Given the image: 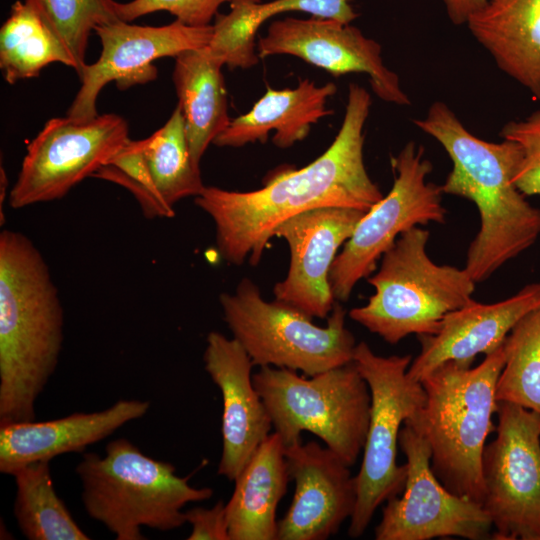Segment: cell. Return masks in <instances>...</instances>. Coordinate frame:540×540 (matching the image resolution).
I'll use <instances>...</instances> for the list:
<instances>
[{
	"mask_svg": "<svg viewBox=\"0 0 540 540\" xmlns=\"http://www.w3.org/2000/svg\"><path fill=\"white\" fill-rule=\"evenodd\" d=\"M372 101L362 86L351 83L341 127L327 150L307 166L285 170L253 191L205 186L194 197L216 229L221 257L257 265L276 228L287 219L318 208L342 207L367 212L382 199L364 163V127Z\"/></svg>",
	"mask_w": 540,
	"mask_h": 540,
	"instance_id": "6da1fadb",
	"label": "cell"
},
{
	"mask_svg": "<svg viewBox=\"0 0 540 540\" xmlns=\"http://www.w3.org/2000/svg\"><path fill=\"white\" fill-rule=\"evenodd\" d=\"M413 122L441 144L452 162L442 192L477 208L480 225L464 269L476 283L486 281L540 237V208L514 182L522 150L510 140L490 142L475 136L442 101L433 102L426 115Z\"/></svg>",
	"mask_w": 540,
	"mask_h": 540,
	"instance_id": "7a4b0ae2",
	"label": "cell"
},
{
	"mask_svg": "<svg viewBox=\"0 0 540 540\" xmlns=\"http://www.w3.org/2000/svg\"><path fill=\"white\" fill-rule=\"evenodd\" d=\"M58 290L24 234H0V424L36 420V402L63 344Z\"/></svg>",
	"mask_w": 540,
	"mask_h": 540,
	"instance_id": "3957f363",
	"label": "cell"
},
{
	"mask_svg": "<svg viewBox=\"0 0 540 540\" xmlns=\"http://www.w3.org/2000/svg\"><path fill=\"white\" fill-rule=\"evenodd\" d=\"M505 362L503 344L485 355L476 367L471 362L446 361L420 382L425 405L404 424L428 442L431 467L453 494L482 506V459L489 434L496 429V384Z\"/></svg>",
	"mask_w": 540,
	"mask_h": 540,
	"instance_id": "277c9868",
	"label": "cell"
},
{
	"mask_svg": "<svg viewBox=\"0 0 540 540\" xmlns=\"http://www.w3.org/2000/svg\"><path fill=\"white\" fill-rule=\"evenodd\" d=\"M75 471L86 513L117 540H143V527L180 528L186 523L183 508L214 493L190 485L172 463L149 457L126 438L110 441L103 456L84 454Z\"/></svg>",
	"mask_w": 540,
	"mask_h": 540,
	"instance_id": "5b68a950",
	"label": "cell"
},
{
	"mask_svg": "<svg viewBox=\"0 0 540 540\" xmlns=\"http://www.w3.org/2000/svg\"><path fill=\"white\" fill-rule=\"evenodd\" d=\"M429 231L416 226L399 236L368 277L374 293L350 318L389 344L415 334L433 335L451 312L472 302L476 282L464 268L435 263Z\"/></svg>",
	"mask_w": 540,
	"mask_h": 540,
	"instance_id": "8992f818",
	"label": "cell"
},
{
	"mask_svg": "<svg viewBox=\"0 0 540 540\" xmlns=\"http://www.w3.org/2000/svg\"><path fill=\"white\" fill-rule=\"evenodd\" d=\"M253 384L285 445L310 432L350 467L356 463L366 440L371 393L353 361L313 376L260 367Z\"/></svg>",
	"mask_w": 540,
	"mask_h": 540,
	"instance_id": "52a82bcc",
	"label": "cell"
},
{
	"mask_svg": "<svg viewBox=\"0 0 540 540\" xmlns=\"http://www.w3.org/2000/svg\"><path fill=\"white\" fill-rule=\"evenodd\" d=\"M219 301L233 338L254 366L313 376L353 361L357 344L338 301L325 327L313 324L312 317L287 303L266 301L248 278H243L233 293H222Z\"/></svg>",
	"mask_w": 540,
	"mask_h": 540,
	"instance_id": "ba28073f",
	"label": "cell"
},
{
	"mask_svg": "<svg viewBox=\"0 0 540 540\" xmlns=\"http://www.w3.org/2000/svg\"><path fill=\"white\" fill-rule=\"evenodd\" d=\"M411 355L375 354L366 342L356 345L353 362L371 393L370 419L361 467L356 475L357 502L348 535L361 537L377 508L403 491L407 470L396 461L401 425L427 399L420 381L408 375Z\"/></svg>",
	"mask_w": 540,
	"mask_h": 540,
	"instance_id": "9c48e42d",
	"label": "cell"
},
{
	"mask_svg": "<svg viewBox=\"0 0 540 540\" xmlns=\"http://www.w3.org/2000/svg\"><path fill=\"white\" fill-rule=\"evenodd\" d=\"M391 166L394 181L389 193L363 215L332 264L329 280L335 301L349 299L355 285L372 275L401 234L446 221L441 186L428 181L433 165L424 147L407 142L391 157Z\"/></svg>",
	"mask_w": 540,
	"mask_h": 540,
	"instance_id": "30bf717a",
	"label": "cell"
},
{
	"mask_svg": "<svg viewBox=\"0 0 540 540\" xmlns=\"http://www.w3.org/2000/svg\"><path fill=\"white\" fill-rule=\"evenodd\" d=\"M496 414L482 459L492 539L540 540V414L507 401H498Z\"/></svg>",
	"mask_w": 540,
	"mask_h": 540,
	"instance_id": "8fae6325",
	"label": "cell"
},
{
	"mask_svg": "<svg viewBox=\"0 0 540 540\" xmlns=\"http://www.w3.org/2000/svg\"><path fill=\"white\" fill-rule=\"evenodd\" d=\"M129 140L127 121L117 114L88 121L49 119L27 146L9 205L20 209L63 198L108 164Z\"/></svg>",
	"mask_w": 540,
	"mask_h": 540,
	"instance_id": "7c38bea8",
	"label": "cell"
},
{
	"mask_svg": "<svg viewBox=\"0 0 540 540\" xmlns=\"http://www.w3.org/2000/svg\"><path fill=\"white\" fill-rule=\"evenodd\" d=\"M399 446L406 457L403 494L386 501L375 528L376 540H430L457 536L492 539V521L483 506L448 489L431 467V450L414 428L400 430Z\"/></svg>",
	"mask_w": 540,
	"mask_h": 540,
	"instance_id": "4fadbf2b",
	"label": "cell"
},
{
	"mask_svg": "<svg viewBox=\"0 0 540 540\" xmlns=\"http://www.w3.org/2000/svg\"><path fill=\"white\" fill-rule=\"evenodd\" d=\"M94 32L101 43L100 56L83 67L81 86L66 114L76 121L99 115L97 98L108 83L115 82L120 90L147 84L158 75L154 61L206 47L213 26H190L178 20L163 26H142L117 20L98 26Z\"/></svg>",
	"mask_w": 540,
	"mask_h": 540,
	"instance_id": "5bb4252c",
	"label": "cell"
},
{
	"mask_svg": "<svg viewBox=\"0 0 540 540\" xmlns=\"http://www.w3.org/2000/svg\"><path fill=\"white\" fill-rule=\"evenodd\" d=\"M257 52L260 58L295 56L335 77L364 73L378 98L396 105L410 104L399 76L383 62L381 45L350 24L314 17L276 20L259 38Z\"/></svg>",
	"mask_w": 540,
	"mask_h": 540,
	"instance_id": "9a60e30c",
	"label": "cell"
},
{
	"mask_svg": "<svg viewBox=\"0 0 540 540\" xmlns=\"http://www.w3.org/2000/svg\"><path fill=\"white\" fill-rule=\"evenodd\" d=\"M366 212L342 207H324L297 214L274 231L290 250V265L284 280L274 287L275 299L308 316L327 318L335 299L330 270L338 249L351 237Z\"/></svg>",
	"mask_w": 540,
	"mask_h": 540,
	"instance_id": "2e32d148",
	"label": "cell"
},
{
	"mask_svg": "<svg viewBox=\"0 0 540 540\" xmlns=\"http://www.w3.org/2000/svg\"><path fill=\"white\" fill-rule=\"evenodd\" d=\"M292 502L278 520L277 540H326L350 519L357 502V481L350 466L327 446L302 440L285 445Z\"/></svg>",
	"mask_w": 540,
	"mask_h": 540,
	"instance_id": "e0dca14e",
	"label": "cell"
},
{
	"mask_svg": "<svg viewBox=\"0 0 540 540\" xmlns=\"http://www.w3.org/2000/svg\"><path fill=\"white\" fill-rule=\"evenodd\" d=\"M204 368L222 396V452L218 474L234 481L273 428L253 384L251 358L233 337L207 335Z\"/></svg>",
	"mask_w": 540,
	"mask_h": 540,
	"instance_id": "ac0fdd59",
	"label": "cell"
},
{
	"mask_svg": "<svg viewBox=\"0 0 540 540\" xmlns=\"http://www.w3.org/2000/svg\"><path fill=\"white\" fill-rule=\"evenodd\" d=\"M540 306V282L525 285L514 295L494 303L473 300L449 313L437 333L418 336L420 352L408 368L420 381L440 364L454 360L474 362L478 354L498 349L515 324Z\"/></svg>",
	"mask_w": 540,
	"mask_h": 540,
	"instance_id": "d6986e66",
	"label": "cell"
},
{
	"mask_svg": "<svg viewBox=\"0 0 540 540\" xmlns=\"http://www.w3.org/2000/svg\"><path fill=\"white\" fill-rule=\"evenodd\" d=\"M150 402L120 399L95 412H77L49 421L0 424V472H12L29 463L50 461L70 452H83L125 424L140 419Z\"/></svg>",
	"mask_w": 540,
	"mask_h": 540,
	"instance_id": "ffe728a7",
	"label": "cell"
},
{
	"mask_svg": "<svg viewBox=\"0 0 540 540\" xmlns=\"http://www.w3.org/2000/svg\"><path fill=\"white\" fill-rule=\"evenodd\" d=\"M466 25L498 68L540 101V0H485Z\"/></svg>",
	"mask_w": 540,
	"mask_h": 540,
	"instance_id": "44dd1931",
	"label": "cell"
},
{
	"mask_svg": "<svg viewBox=\"0 0 540 540\" xmlns=\"http://www.w3.org/2000/svg\"><path fill=\"white\" fill-rule=\"evenodd\" d=\"M336 91V85L331 82L317 86L309 79L300 80L293 89L275 90L267 86L253 107L231 119L213 144L239 148L257 141L263 143L274 131V145L281 149L289 148L305 139L313 124L334 113L326 104Z\"/></svg>",
	"mask_w": 540,
	"mask_h": 540,
	"instance_id": "7402d4cb",
	"label": "cell"
},
{
	"mask_svg": "<svg viewBox=\"0 0 540 540\" xmlns=\"http://www.w3.org/2000/svg\"><path fill=\"white\" fill-rule=\"evenodd\" d=\"M289 481L285 444L274 431L234 480L226 503L230 540H277L276 512Z\"/></svg>",
	"mask_w": 540,
	"mask_h": 540,
	"instance_id": "603a6c76",
	"label": "cell"
},
{
	"mask_svg": "<svg viewBox=\"0 0 540 540\" xmlns=\"http://www.w3.org/2000/svg\"><path fill=\"white\" fill-rule=\"evenodd\" d=\"M224 64L206 47L175 57L172 80L184 121L192 160H200L217 136L229 125Z\"/></svg>",
	"mask_w": 540,
	"mask_h": 540,
	"instance_id": "cb8c5ba5",
	"label": "cell"
},
{
	"mask_svg": "<svg viewBox=\"0 0 540 540\" xmlns=\"http://www.w3.org/2000/svg\"><path fill=\"white\" fill-rule=\"evenodd\" d=\"M51 63L75 70L73 58L41 16L24 1H15L0 28V69L8 84L39 76Z\"/></svg>",
	"mask_w": 540,
	"mask_h": 540,
	"instance_id": "d4e9b609",
	"label": "cell"
},
{
	"mask_svg": "<svg viewBox=\"0 0 540 540\" xmlns=\"http://www.w3.org/2000/svg\"><path fill=\"white\" fill-rule=\"evenodd\" d=\"M50 461H36L15 469L16 497L13 514L29 540H88L56 493Z\"/></svg>",
	"mask_w": 540,
	"mask_h": 540,
	"instance_id": "484cf974",
	"label": "cell"
},
{
	"mask_svg": "<svg viewBox=\"0 0 540 540\" xmlns=\"http://www.w3.org/2000/svg\"><path fill=\"white\" fill-rule=\"evenodd\" d=\"M136 142L157 191L168 205L174 208L179 200L203 191L205 185L199 166L192 160L178 105L161 128Z\"/></svg>",
	"mask_w": 540,
	"mask_h": 540,
	"instance_id": "4316f807",
	"label": "cell"
},
{
	"mask_svg": "<svg viewBox=\"0 0 540 540\" xmlns=\"http://www.w3.org/2000/svg\"><path fill=\"white\" fill-rule=\"evenodd\" d=\"M505 362L495 397L540 414V306L524 315L503 342Z\"/></svg>",
	"mask_w": 540,
	"mask_h": 540,
	"instance_id": "83f0119b",
	"label": "cell"
},
{
	"mask_svg": "<svg viewBox=\"0 0 540 540\" xmlns=\"http://www.w3.org/2000/svg\"><path fill=\"white\" fill-rule=\"evenodd\" d=\"M45 21L73 58L80 76L89 36L98 26L121 20L115 0H24Z\"/></svg>",
	"mask_w": 540,
	"mask_h": 540,
	"instance_id": "f1b7e54d",
	"label": "cell"
},
{
	"mask_svg": "<svg viewBox=\"0 0 540 540\" xmlns=\"http://www.w3.org/2000/svg\"><path fill=\"white\" fill-rule=\"evenodd\" d=\"M261 0H231L227 14L215 17L208 49L230 69H248L260 57L255 50V37L263 24L259 15Z\"/></svg>",
	"mask_w": 540,
	"mask_h": 540,
	"instance_id": "f546056e",
	"label": "cell"
},
{
	"mask_svg": "<svg viewBox=\"0 0 540 540\" xmlns=\"http://www.w3.org/2000/svg\"><path fill=\"white\" fill-rule=\"evenodd\" d=\"M93 177L127 189L135 197L146 218H172L175 215L174 208L157 191L136 140L130 139Z\"/></svg>",
	"mask_w": 540,
	"mask_h": 540,
	"instance_id": "4dcf8cb0",
	"label": "cell"
},
{
	"mask_svg": "<svg viewBox=\"0 0 540 540\" xmlns=\"http://www.w3.org/2000/svg\"><path fill=\"white\" fill-rule=\"evenodd\" d=\"M499 136L516 142L522 159L514 177L517 188L525 196L540 195V110L522 120L506 123Z\"/></svg>",
	"mask_w": 540,
	"mask_h": 540,
	"instance_id": "1f68e13d",
	"label": "cell"
},
{
	"mask_svg": "<svg viewBox=\"0 0 540 540\" xmlns=\"http://www.w3.org/2000/svg\"><path fill=\"white\" fill-rule=\"evenodd\" d=\"M231 0H131L118 2L119 18L126 22L154 12H168L190 26H207L218 14L220 6Z\"/></svg>",
	"mask_w": 540,
	"mask_h": 540,
	"instance_id": "d6a6232c",
	"label": "cell"
},
{
	"mask_svg": "<svg viewBox=\"0 0 540 540\" xmlns=\"http://www.w3.org/2000/svg\"><path fill=\"white\" fill-rule=\"evenodd\" d=\"M352 0H272L261 3L259 15L264 23L271 17L285 12H303L314 18L350 24L358 17Z\"/></svg>",
	"mask_w": 540,
	"mask_h": 540,
	"instance_id": "836d02e7",
	"label": "cell"
},
{
	"mask_svg": "<svg viewBox=\"0 0 540 540\" xmlns=\"http://www.w3.org/2000/svg\"><path fill=\"white\" fill-rule=\"evenodd\" d=\"M185 518L192 528L189 540H230L226 504L222 500L212 508H191L185 511Z\"/></svg>",
	"mask_w": 540,
	"mask_h": 540,
	"instance_id": "e575fe53",
	"label": "cell"
},
{
	"mask_svg": "<svg viewBox=\"0 0 540 540\" xmlns=\"http://www.w3.org/2000/svg\"><path fill=\"white\" fill-rule=\"evenodd\" d=\"M485 0H443L446 14L455 25L466 24L468 17L479 9Z\"/></svg>",
	"mask_w": 540,
	"mask_h": 540,
	"instance_id": "d590c367",
	"label": "cell"
}]
</instances>
